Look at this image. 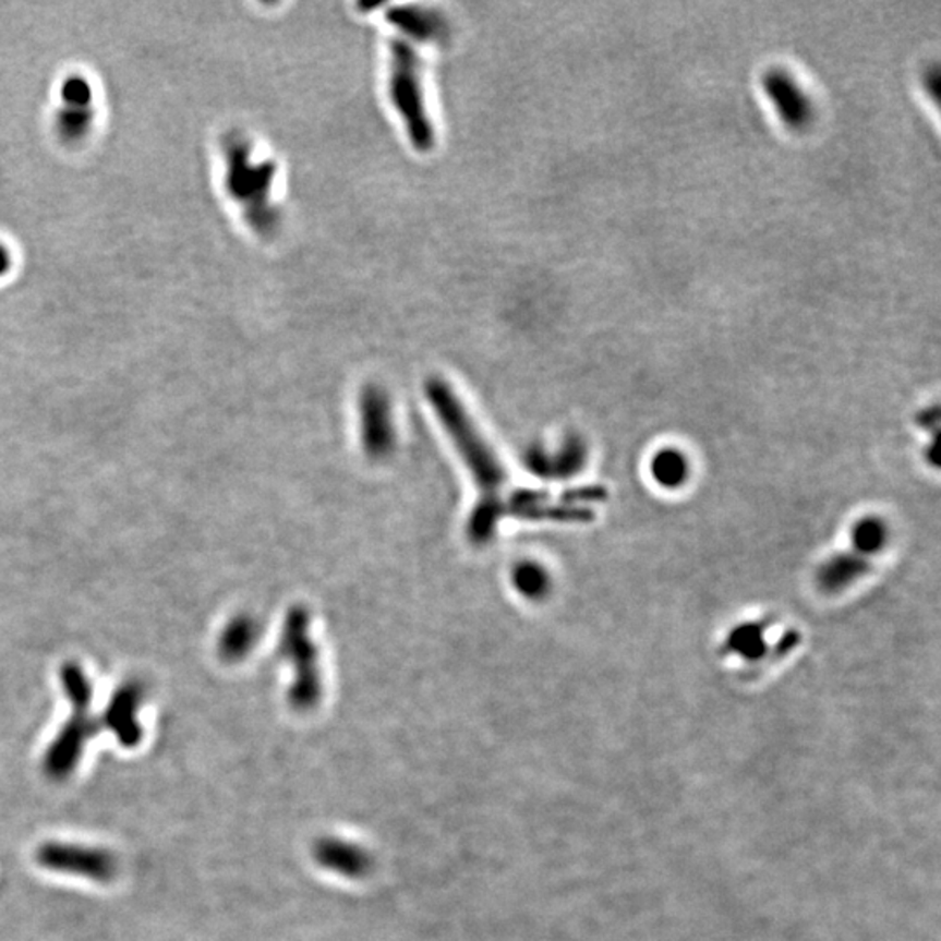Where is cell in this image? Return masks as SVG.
<instances>
[{"label":"cell","instance_id":"3957f363","mask_svg":"<svg viewBox=\"0 0 941 941\" xmlns=\"http://www.w3.org/2000/svg\"><path fill=\"white\" fill-rule=\"evenodd\" d=\"M389 92L413 147L430 153L434 147V128L425 107L421 60L412 44L403 39L390 44Z\"/></svg>","mask_w":941,"mask_h":941},{"label":"cell","instance_id":"52a82bcc","mask_svg":"<svg viewBox=\"0 0 941 941\" xmlns=\"http://www.w3.org/2000/svg\"><path fill=\"white\" fill-rule=\"evenodd\" d=\"M60 109L55 119V130L61 144H81L95 124L96 109L93 87L83 75H70L61 84Z\"/></svg>","mask_w":941,"mask_h":941},{"label":"cell","instance_id":"7a4b0ae2","mask_svg":"<svg viewBox=\"0 0 941 941\" xmlns=\"http://www.w3.org/2000/svg\"><path fill=\"white\" fill-rule=\"evenodd\" d=\"M61 687L65 690L74 712L55 736L44 753V774L51 781L69 780L83 760L86 745L100 729V722L89 715L93 686L84 669L75 663H67L60 672Z\"/></svg>","mask_w":941,"mask_h":941},{"label":"cell","instance_id":"6da1fadb","mask_svg":"<svg viewBox=\"0 0 941 941\" xmlns=\"http://www.w3.org/2000/svg\"><path fill=\"white\" fill-rule=\"evenodd\" d=\"M425 393L448 436L456 443L465 465L473 474L478 491L482 492V499L478 500V506L468 521V535L471 543L483 546L494 538L504 515L500 491L506 482V473L491 445L476 430L471 417L466 413L462 401L447 382L430 378Z\"/></svg>","mask_w":941,"mask_h":941},{"label":"cell","instance_id":"2e32d148","mask_svg":"<svg viewBox=\"0 0 941 941\" xmlns=\"http://www.w3.org/2000/svg\"><path fill=\"white\" fill-rule=\"evenodd\" d=\"M855 546L861 553H876L884 546L885 530L881 521L864 520L853 532Z\"/></svg>","mask_w":941,"mask_h":941},{"label":"cell","instance_id":"30bf717a","mask_svg":"<svg viewBox=\"0 0 941 941\" xmlns=\"http://www.w3.org/2000/svg\"><path fill=\"white\" fill-rule=\"evenodd\" d=\"M313 859L328 872L346 879H365L374 870V856L357 842L322 837L313 844Z\"/></svg>","mask_w":941,"mask_h":941},{"label":"cell","instance_id":"5bb4252c","mask_svg":"<svg viewBox=\"0 0 941 941\" xmlns=\"http://www.w3.org/2000/svg\"><path fill=\"white\" fill-rule=\"evenodd\" d=\"M390 20L408 34L424 40L436 39L442 34V23H439L438 16H434L433 13L408 9V11H398L395 16H390Z\"/></svg>","mask_w":941,"mask_h":941},{"label":"cell","instance_id":"277c9868","mask_svg":"<svg viewBox=\"0 0 941 941\" xmlns=\"http://www.w3.org/2000/svg\"><path fill=\"white\" fill-rule=\"evenodd\" d=\"M281 655L293 669L288 701L297 712H309L322 701L323 680L316 646L309 637V614L295 607L288 612L281 635Z\"/></svg>","mask_w":941,"mask_h":941},{"label":"cell","instance_id":"4fadbf2b","mask_svg":"<svg viewBox=\"0 0 941 941\" xmlns=\"http://www.w3.org/2000/svg\"><path fill=\"white\" fill-rule=\"evenodd\" d=\"M512 584L527 600H543L552 590V576L538 562L526 560L512 568Z\"/></svg>","mask_w":941,"mask_h":941},{"label":"cell","instance_id":"e0dca14e","mask_svg":"<svg viewBox=\"0 0 941 941\" xmlns=\"http://www.w3.org/2000/svg\"><path fill=\"white\" fill-rule=\"evenodd\" d=\"M731 647L745 658H759L763 651L762 629L759 626H741L731 635Z\"/></svg>","mask_w":941,"mask_h":941},{"label":"cell","instance_id":"ac0fdd59","mask_svg":"<svg viewBox=\"0 0 941 941\" xmlns=\"http://www.w3.org/2000/svg\"><path fill=\"white\" fill-rule=\"evenodd\" d=\"M859 572V564L853 558H844V560H835L833 564H829V567L824 568V584L832 586H842L847 584V582Z\"/></svg>","mask_w":941,"mask_h":941},{"label":"cell","instance_id":"7c38bea8","mask_svg":"<svg viewBox=\"0 0 941 941\" xmlns=\"http://www.w3.org/2000/svg\"><path fill=\"white\" fill-rule=\"evenodd\" d=\"M261 638V626L255 617L238 616L221 631L218 652L227 663H239L255 649Z\"/></svg>","mask_w":941,"mask_h":941},{"label":"cell","instance_id":"5b68a950","mask_svg":"<svg viewBox=\"0 0 941 941\" xmlns=\"http://www.w3.org/2000/svg\"><path fill=\"white\" fill-rule=\"evenodd\" d=\"M227 162V191L243 206L248 220L256 229L269 226L267 191L270 185V166H255L250 161V145L241 136L229 135L224 144Z\"/></svg>","mask_w":941,"mask_h":941},{"label":"cell","instance_id":"d6986e66","mask_svg":"<svg viewBox=\"0 0 941 941\" xmlns=\"http://www.w3.org/2000/svg\"><path fill=\"white\" fill-rule=\"evenodd\" d=\"M11 265H13V256L8 248L0 243V278L11 270Z\"/></svg>","mask_w":941,"mask_h":941},{"label":"cell","instance_id":"8992f818","mask_svg":"<svg viewBox=\"0 0 941 941\" xmlns=\"http://www.w3.org/2000/svg\"><path fill=\"white\" fill-rule=\"evenodd\" d=\"M39 867L63 876L83 877L87 881L109 884L118 876V859L101 847L72 842H44L35 850Z\"/></svg>","mask_w":941,"mask_h":941},{"label":"cell","instance_id":"8fae6325","mask_svg":"<svg viewBox=\"0 0 941 941\" xmlns=\"http://www.w3.org/2000/svg\"><path fill=\"white\" fill-rule=\"evenodd\" d=\"M586 448L579 438H567L558 451H547L543 447H532L526 451L527 469L535 476H572L584 465Z\"/></svg>","mask_w":941,"mask_h":941},{"label":"cell","instance_id":"ba28073f","mask_svg":"<svg viewBox=\"0 0 941 941\" xmlns=\"http://www.w3.org/2000/svg\"><path fill=\"white\" fill-rule=\"evenodd\" d=\"M361 438L372 459H384L395 450L396 431L390 399L382 387L366 386L361 393Z\"/></svg>","mask_w":941,"mask_h":941},{"label":"cell","instance_id":"9c48e42d","mask_svg":"<svg viewBox=\"0 0 941 941\" xmlns=\"http://www.w3.org/2000/svg\"><path fill=\"white\" fill-rule=\"evenodd\" d=\"M144 696V686L140 681H126L113 692L109 704L105 708L101 727L113 733L122 748L138 747L144 738V729L138 722Z\"/></svg>","mask_w":941,"mask_h":941},{"label":"cell","instance_id":"9a60e30c","mask_svg":"<svg viewBox=\"0 0 941 941\" xmlns=\"http://www.w3.org/2000/svg\"><path fill=\"white\" fill-rule=\"evenodd\" d=\"M652 474L663 486H678L687 478V462L675 450H664L652 462Z\"/></svg>","mask_w":941,"mask_h":941}]
</instances>
